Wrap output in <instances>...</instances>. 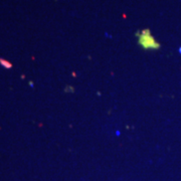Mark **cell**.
Wrapping results in <instances>:
<instances>
[{"label": "cell", "mask_w": 181, "mask_h": 181, "mask_svg": "<svg viewBox=\"0 0 181 181\" xmlns=\"http://www.w3.org/2000/svg\"><path fill=\"white\" fill-rule=\"evenodd\" d=\"M137 36H139V44L145 50H157L160 46V44L155 41L149 29H144L142 33H137Z\"/></svg>", "instance_id": "cell-1"}]
</instances>
